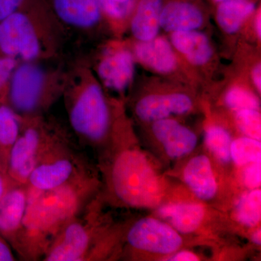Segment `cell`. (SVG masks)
Listing matches in <instances>:
<instances>
[{"mask_svg": "<svg viewBox=\"0 0 261 261\" xmlns=\"http://www.w3.org/2000/svg\"><path fill=\"white\" fill-rule=\"evenodd\" d=\"M260 21H261L260 13H259V14H258V15H257V18H256V30H257V35H258L259 37H260V36H261Z\"/></svg>", "mask_w": 261, "mask_h": 261, "instance_id": "obj_37", "label": "cell"}, {"mask_svg": "<svg viewBox=\"0 0 261 261\" xmlns=\"http://www.w3.org/2000/svg\"><path fill=\"white\" fill-rule=\"evenodd\" d=\"M135 54L139 61L160 73H168L176 67V58L172 49L163 39L139 43L136 46Z\"/></svg>", "mask_w": 261, "mask_h": 261, "instance_id": "obj_17", "label": "cell"}, {"mask_svg": "<svg viewBox=\"0 0 261 261\" xmlns=\"http://www.w3.org/2000/svg\"><path fill=\"white\" fill-rule=\"evenodd\" d=\"M64 134L43 116L23 118L20 134L10 152L7 174L15 183L27 185L38 162Z\"/></svg>", "mask_w": 261, "mask_h": 261, "instance_id": "obj_7", "label": "cell"}, {"mask_svg": "<svg viewBox=\"0 0 261 261\" xmlns=\"http://www.w3.org/2000/svg\"><path fill=\"white\" fill-rule=\"evenodd\" d=\"M192 106L191 99L184 94H153L140 99L135 112L142 121H156L188 112Z\"/></svg>", "mask_w": 261, "mask_h": 261, "instance_id": "obj_11", "label": "cell"}, {"mask_svg": "<svg viewBox=\"0 0 261 261\" xmlns=\"http://www.w3.org/2000/svg\"><path fill=\"white\" fill-rule=\"evenodd\" d=\"M15 260L13 249L8 242L0 235V261Z\"/></svg>", "mask_w": 261, "mask_h": 261, "instance_id": "obj_32", "label": "cell"}, {"mask_svg": "<svg viewBox=\"0 0 261 261\" xmlns=\"http://www.w3.org/2000/svg\"><path fill=\"white\" fill-rule=\"evenodd\" d=\"M45 7L43 0H25L0 21V53L20 62H36L45 53L42 32L37 20Z\"/></svg>", "mask_w": 261, "mask_h": 261, "instance_id": "obj_6", "label": "cell"}, {"mask_svg": "<svg viewBox=\"0 0 261 261\" xmlns=\"http://www.w3.org/2000/svg\"><path fill=\"white\" fill-rule=\"evenodd\" d=\"M205 144L207 148L220 161L226 163L231 159V137L224 128L210 127L206 132Z\"/></svg>", "mask_w": 261, "mask_h": 261, "instance_id": "obj_25", "label": "cell"}, {"mask_svg": "<svg viewBox=\"0 0 261 261\" xmlns=\"http://www.w3.org/2000/svg\"><path fill=\"white\" fill-rule=\"evenodd\" d=\"M216 2H221V3H222V2L226 1V0H216Z\"/></svg>", "mask_w": 261, "mask_h": 261, "instance_id": "obj_38", "label": "cell"}, {"mask_svg": "<svg viewBox=\"0 0 261 261\" xmlns=\"http://www.w3.org/2000/svg\"><path fill=\"white\" fill-rule=\"evenodd\" d=\"M97 73L108 88L124 90L133 78V57L127 50L116 51L101 61L98 65Z\"/></svg>", "mask_w": 261, "mask_h": 261, "instance_id": "obj_14", "label": "cell"}, {"mask_svg": "<svg viewBox=\"0 0 261 261\" xmlns=\"http://www.w3.org/2000/svg\"><path fill=\"white\" fill-rule=\"evenodd\" d=\"M29 202L27 185L15 184L0 200V235L19 253Z\"/></svg>", "mask_w": 261, "mask_h": 261, "instance_id": "obj_10", "label": "cell"}, {"mask_svg": "<svg viewBox=\"0 0 261 261\" xmlns=\"http://www.w3.org/2000/svg\"><path fill=\"white\" fill-rule=\"evenodd\" d=\"M230 154L231 159L238 166L260 161V141L248 137L238 139L231 142Z\"/></svg>", "mask_w": 261, "mask_h": 261, "instance_id": "obj_24", "label": "cell"}, {"mask_svg": "<svg viewBox=\"0 0 261 261\" xmlns=\"http://www.w3.org/2000/svg\"><path fill=\"white\" fill-rule=\"evenodd\" d=\"M236 121L240 129L250 138L260 141V115L257 110H243L238 111Z\"/></svg>", "mask_w": 261, "mask_h": 261, "instance_id": "obj_26", "label": "cell"}, {"mask_svg": "<svg viewBox=\"0 0 261 261\" xmlns=\"http://www.w3.org/2000/svg\"><path fill=\"white\" fill-rule=\"evenodd\" d=\"M102 12L113 19L121 20L130 13L134 0H99Z\"/></svg>", "mask_w": 261, "mask_h": 261, "instance_id": "obj_28", "label": "cell"}, {"mask_svg": "<svg viewBox=\"0 0 261 261\" xmlns=\"http://www.w3.org/2000/svg\"><path fill=\"white\" fill-rule=\"evenodd\" d=\"M203 18L196 7L187 3L174 2L161 10L160 25L168 32H184L199 28Z\"/></svg>", "mask_w": 261, "mask_h": 261, "instance_id": "obj_16", "label": "cell"}, {"mask_svg": "<svg viewBox=\"0 0 261 261\" xmlns=\"http://www.w3.org/2000/svg\"><path fill=\"white\" fill-rule=\"evenodd\" d=\"M226 105L237 111L243 110H257L258 101L255 96L245 89L235 87L230 89L225 98Z\"/></svg>", "mask_w": 261, "mask_h": 261, "instance_id": "obj_27", "label": "cell"}, {"mask_svg": "<svg viewBox=\"0 0 261 261\" xmlns=\"http://www.w3.org/2000/svg\"><path fill=\"white\" fill-rule=\"evenodd\" d=\"M65 89V103L70 126L83 145L102 148L110 139L111 113L99 84L84 80Z\"/></svg>", "mask_w": 261, "mask_h": 261, "instance_id": "obj_4", "label": "cell"}, {"mask_svg": "<svg viewBox=\"0 0 261 261\" xmlns=\"http://www.w3.org/2000/svg\"><path fill=\"white\" fill-rule=\"evenodd\" d=\"M126 240L134 250L161 255L176 252L182 244L174 228L152 218H144L132 225L127 231Z\"/></svg>", "mask_w": 261, "mask_h": 261, "instance_id": "obj_9", "label": "cell"}, {"mask_svg": "<svg viewBox=\"0 0 261 261\" xmlns=\"http://www.w3.org/2000/svg\"><path fill=\"white\" fill-rule=\"evenodd\" d=\"M51 8L63 23L79 29H88L102 15L99 0H51Z\"/></svg>", "mask_w": 261, "mask_h": 261, "instance_id": "obj_12", "label": "cell"}, {"mask_svg": "<svg viewBox=\"0 0 261 261\" xmlns=\"http://www.w3.org/2000/svg\"><path fill=\"white\" fill-rule=\"evenodd\" d=\"M261 161L250 163L245 170L244 180L245 185L250 189H257L260 186Z\"/></svg>", "mask_w": 261, "mask_h": 261, "instance_id": "obj_30", "label": "cell"}, {"mask_svg": "<svg viewBox=\"0 0 261 261\" xmlns=\"http://www.w3.org/2000/svg\"><path fill=\"white\" fill-rule=\"evenodd\" d=\"M36 62H20L10 78L6 102L23 118L42 116L65 88Z\"/></svg>", "mask_w": 261, "mask_h": 261, "instance_id": "obj_5", "label": "cell"}, {"mask_svg": "<svg viewBox=\"0 0 261 261\" xmlns=\"http://www.w3.org/2000/svg\"><path fill=\"white\" fill-rule=\"evenodd\" d=\"M25 0H0V21L18 10Z\"/></svg>", "mask_w": 261, "mask_h": 261, "instance_id": "obj_31", "label": "cell"}, {"mask_svg": "<svg viewBox=\"0 0 261 261\" xmlns=\"http://www.w3.org/2000/svg\"><path fill=\"white\" fill-rule=\"evenodd\" d=\"M261 69L260 65H257L255 68H254L253 71H252V79H253L254 83L259 91H260L261 89Z\"/></svg>", "mask_w": 261, "mask_h": 261, "instance_id": "obj_35", "label": "cell"}, {"mask_svg": "<svg viewBox=\"0 0 261 261\" xmlns=\"http://www.w3.org/2000/svg\"><path fill=\"white\" fill-rule=\"evenodd\" d=\"M159 214L167 219L175 230L189 233L199 227L204 219L205 209L200 204H168L159 209Z\"/></svg>", "mask_w": 261, "mask_h": 261, "instance_id": "obj_18", "label": "cell"}, {"mask_svg": "<svg viewBox=\"0 0 261 261\" xmlns=\"http://www.w3.org/2000/svg\"><path fill=\"white\" fill-rule=\"evenodd\" d=\"M168 260L172 261H197L199 260L198 257L195 254L189 251H182L176 253L170 257Z\"/></svg>", "mask_w": 261, "mask_h": 261, "instance_id": "obj_34", "label": "cell"}, {"mask_svg": "<svg viewBox=\"0 0 261 261\" xmlns=\"http://www.w3.org/2000/svg\"><path fill=\"white\" fill-rule=\"evenodd\" d=\"M15 184L7 173L0 171V200Z\"/></svg>", "mask_w": 261, "mask_h": 261, "instance_id": "obj_33", "label": "cell"}, {"mask_svg": "<svg viewBox=\"0 0 261 261\" xmlns=\"http://www.w3.org/2000/svg\"><path fill=\"white\" fill-rule=\"evenodd\" d=\"M90 167L83 153L65 133L48 149L29 176V199L61 186Z\"/></svg>", "mask_w": 261, "mask_h": 261, "instance_id": "obj_8", "label": "cell"}, {"mask_svg": "<svg viewBox=\"0 0 261 261\" xmlns=\"http://www.w3.org/2000/svg\"><path fill=\"white\" fill-rule=\"evenodd\" d=\"M173 46L195 65H203L211 59L212 49L207 37L192 31L176 32L173 34Z\"/></svg>", "mask_w": 261, "mask_h": 261, "instance_id": "obj_21", "label": "cell"}, {"mask_svg": "<svg viewBox=\"0 0 261 261\" xmlns=\"http://www.w3.org/2000/svg\"><path fill=\"white\" fill-rule=\"evenodd\" d=\"M235 219L240 224L253 227L260 221L261 192L254 189L244 195L235 208Z\"/></svg>", "mask_w": 261, "mask_h": 261, "instance_id": "obj_23", "label": "cell"}, {"mask_svg": "<svg viewBox=\"0 0 261 261\" xmlns=\"http://www.w3.org/2000/svg\"><path fill=\"white\" fill-rule=\"evenodd\" d=\"M252 240L253 243L257 244V245H260V230L255 231L252 234Z\"/></svg>", "mask_w": 261, "mask_h": 261, "instance_id": "obj_36", "label": "cell"}, {"mask_svg": "<svg viewBox=\"0 0 261 261\" xmlns=\"http://www.w3.org/2000/svg\"><path fill=\"white\" fill-rule=\"evenodd\" d=\"M99 187L90 167L61 186L29 199L19 257L42 259L53 240L95 197Z\"/></svg>", "mask_w": 261, "mask_h": 261, "instance_id": "obj_1", "label": "cell"}, {"mask_svg": "<svg viewBox=\"0 0 261 261\" xmlns=\"http://www.w3.org/2000/svg\"><path fill=\"white\" fill-rule=\"evenodd\" d=\"M98 195L57 235L43 260H97L108 255L114 236L103 227Z\"/></svg>", "mask_w": 261, "mask_h": 261, "instance_id": "obj_3", "label": "cell"}, {"mask_svg": "<svg viewBox=\"0 0 261 261\" xmlns=\"http://www.w3.org/2000/svg\"><path fill=\"white\" fill-rule=\"evenodd\" d=\"M152 132L168 156L173 159L190 153L197 145V137L177 121L161 119L154 121Z\"/></svg>", "mask_w": 261, "mask_h": 261, "instance_id": "obj_13", "label": "cell"}, {"mask_svg": "<svg viewBox=\"0 0 261 261\" xmlns=\"http://www.w3.org/2000/svg\"><path fill=\"white\" fill-rule=\"evenodd\" d=\"M23 118L7 102H0V165L7 173L10 152L14 146Z\"/></svg>", "mask_w": 261, "mask_h": 261, "instance_id": "obj_20", "label": "cell"}, {"mask_svg": "<svg viewBox=\"0 0 261 261\" xmlns=\"http://www.w3.org/2000/svg\"><path fill=\"white\" fill-rule=\"evenodd\" d=\"M0 171H2V172H4V171H3V168L1 167V165H0Z\"/></svg>", "mask_w": 261, "mask_h": 261, "instance_id": "obj_39", "label": "cell"}, {"mask_svg": "<svg viewBox=\"0 0 261 261\" xmlns=\"http://www.w3.org/2000/svg\"><path fill=\"white\" fill-rule=\"evenodd\" d=\"M254 9L255 5L248 0H226L218 8V22L223 30L232 34L238 32L243 20Z\"/></svg>", "mask_w": 261, "mask_h": 261, "instance_id": "obj_22", "label": "cell"}, {"mask_svg": "<svg viewBox=\"0 0 261 261\" xmlns=\"http://www.w3.org/2000/svg\"><path fill=\"white\" fill-rule=\"evenodd\" d=\"M184 178L198 198L209 200L217 192V184L210 160L204 154L190 160L184 171Z\"/></svg>", "mask_w": 261, "mask_h": 261, "instance_id": "obj_15", "label": "cell"}, {"mask_svg": "<svg viewBox=\"0 0 261 261\" xmlns=\"http://www.w3.org/2000/svg\"><path fill=\"white\" fill-rule=\"evenodd\" d=\"M111 142V161L103 166L111 195L128 207L159 205L163 195L162 181L145 154L122 143L116 136Z\"/></svg>", "mask_w": 261, "mask_h": 261, "instance_id": "obj_2", "label": "cell"}, {"mask_svg": "<svg viewBox=\"0 0 261 261\" xmlns=\"http://www.w3.org/2000/svg\"><path fill=\"white\" fill-rule=\"evenodd\" d=\"M161 0H141L132 22V32L141 42L152 40L159 33Z\"/></svg>", "mask_w": 261, "mask_h": 261, "instance_id": "obj_19", "label": "cell"}, {"mask_svg": "<svg viewBox=\"0 0 261 261\" xmlns=\"http://www.w3.org/2000/svg\"><path fill=\"white\" fill-rule=\"evenodd\" d=\"M19 62L0 55V102H6L8 84Z\"/></svg>", "mask_w": 261, "mask_h": 261, "instance_id": "obj_29", "label": "cell"}]
</instances>
